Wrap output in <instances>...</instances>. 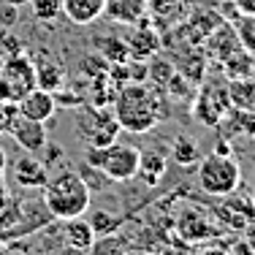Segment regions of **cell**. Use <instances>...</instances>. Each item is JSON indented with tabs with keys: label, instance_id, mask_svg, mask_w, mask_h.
Returning a JSON list of instances; mask_svg holds the SVG:
<instances>
[{
	"label": "cell",
	"instance_id": "1",
	"mask_svg": "<svg viewBox=\"0 0 255 255\" xmlns=\"http://www.w3.org/2000/svg\"><path fill=\"white\" fill-rule=\"evenodd\" d=\"M112 112L123 130L147 133L166 120V101L160 98L157 90L136 82V84H128V87L117 90Z\"/></svg>",
	"mask_w": 255,
	"mask_h": 255
},
{
	"label": "cell",
	"instance_id": "2",
	"mask_svg": "<svg viewBox=\"0 0 255 255\" xmlns=\"http://www.w3.org/2000/svg\"><path fill=\"white\" fill-rule=\"evenodd\" d=\"M44 190V206L49 209L54 220H71V217H84L90 209V196L93 190L76 168H60L57 174H49Z\"/></svg>",
	"mask_w": 255,
	"mask_h": 255
},
{
	"label": "cell",
	"instance_id": "3",
	"mask_svg": "<svg viewBox=\"0 0 255 255\" xmlns=\"http://www.w3.org/2000/svg\"><path fill=\"white\" fill-rule=\"evenodd\" d=\"M138 157H141V149L133 147V144H123V141H112L106 147L84 149V163L98 168L101 174H106L112 182H128L136 177Z\"/></svg>",
	"mask_w": 255,
	"mask_h": 255
},
{
	"label": "cell",
	"instance_id": "4",
	"mask_svg": "<svg viewBox=\"0 0 255 255\" xmlns=\"http://www.w3.org/2000/svg\"><path fill=\"white\" fill-rule=\"evenodd\" d=\"M198 166V185L204 193L217 198H226L228 193L239 190L242 185V168L231 155L212 152L196 163Z\"/></svg>",
	"mask_w": 255,
	"mask_h": 255
},
{
	"label": "cell",
	"instance_id": "5",
	"mask_svg": "<svg viewBox=\"0 0 255 255\" xmlns=\"http://www.w3.org/2000/svg\"><path fill=\"white\" fill-rule=\"evenodd\" d=\"M123 130L114 117V112L106 109H84L79 112V133H82L87 147H106L117 141V133Z\"/></svg>",
	"mask_w": 255,
	"mask_h": 255
},
{
	"label": "cell",
	"instance_id": "6",
	"mask_svg": "<svg viewBox=\"0 0 255 255\" xmlns=\"http://www.w3.org/2000/svg\"><path fill=\"white\" fill-rule=\"evenodd\" d=\"M0 76L5 79L8 84V93H11V101H19L22 95H27L35 84V65L27 54H11V57L3 60V68H0Z\"/></svg>",
	"mask_w": 255,
	"mask_h": 255
},
{
	"label": "cell",
	"instance_id": "7",
	"mask_svg": "<svg viewBox=\"0 0 255 255\" xmlns=\"http://www.w3.org/2000/svg\"><path fill=\"white\" fill-rule=\"evenodd\" d=\"M231 101H228V87H206L201 93V98L196 103V117L204 125H220L223 114L228 112Z\"/></svg>",
	"mask_w": 255,
	"mask_h": 255
},
{
	"label": "cell",
	"instance_id": "8",
	"mask_svg": "<svg viewBox=\"0 0 255 255\" xmlns=\"http://www.w3.org/2000/svg\"><path fill=\"white\" fill-rule=\"evenodd\" d=\"M16 109H19L22 117L35 120V123H46L54 114V109H57V98H54V93H49V90L33 87L27 95H22L16 101Z\"/></svg>",
	"mask_w": 255,
	"mask_h": 255
},
{
	"label": "cell",
	"instance_id": "9",
	"mask_svg": "<svg viewBox=\"0 0 255 255\" xmlns=\"http://www.w3.org/2000/svg\"><path fill=\"white\" fill-rule=\"evenodd\" d=\"M14 179L16 185L27 187V190H41L49 179V168L41 163V157H35L33 152H25L14 160Z\"/></svg>",
	"mask_w": 255,
	"mask_h": 255
},
{
	"label": "cell",
	"instance_id": "10",
	"mask_svg": "<svg viewBox=\"0 0 255 255\" xmlns=\"http://www.w3.org/2000/svg\"><path fill=\"white\" fill-rule=\"evenodd\" d=\"M8 136H14L16 144H19L25 152L35 155L46 144V128H44V123H35V120H27V117H22V114H16L14 123H11Z\"/></svg>",
	"mask_w": 255,
	"mask_h": 255
},
{
	"label": "cell",
	"instance_id": "11",
	"mask_svg": "<svg viewBox=\"0 0 255 255\" xmlns=\"http://www.w3.org/2000/svg\"><path fill=\"white\" fill-rule=\"evenodd\" d=\"M106 0H63V14L74 25H93L103 16Z\"/></svg>",
	"mask_w": 255,
	"mask_h": 255
},
{
	"label": "cell",
	"instance_id": "12",
	"mask_svg": "<svg viewBox=\"0 0 255 255\" xmlns=\"http://www.w3.org/2000/svg\"><path fill=\"white\" fill-rule=\"evenodd\" d=\"M103 14L120 25H136L147 14V0H106Z\"/></svg>",
	"mask_w": 255,
	"mask_h": 255
},
{
	"label": "cell",
	"instance_id": "13",
	"mask_svg": "<svg viewBox=\"0 0 255 255\" xmlns=\"http://www.w3.org/2000/svg\"><path fill=\"white\" fill-rule=\"evenodd\" d=\"M125 41V46H128V54H130L133 60H147V57H152V54L160 49V38L152 33V30H147V27H141V30H133Z\"/></svg>",
	"mask_w": 255,
	"mask_h": 255
},
{
	"label": "cell",
	"instance_id": "14",
	"mask_svg": "<svg viewBox=\"0 0 255 255\" xmlns=\"http://www.w3.org/2000/svg\"><path fill=\"white\" fill-rule=\"evenodd\" d=\"M209 52L215 54L217 60H231L236 52H242V44H239V38H236V30L234 27H228V25H223V27H217L215 33H212V38H209Z\"/></svg>",
	"mask_w": 255,
	"mask_h": 255
},
{
	"label": "cell",
	"instance_id": "15",
	"mask_svg": "<svg viewBox=\"0 0 255 255\" xmlns=\"http://www.w3.org/2000/svg\"><path fill=\"white\" fill-rule=\"evenodd\" d=\"M33 65H35V84L41 90L57 93V90L65 87V71L60 63H54V60H38Z\"/></svg>",
	"mask_w": 255,
	"mask_h": 255
},
{
	"label": "cell",
	"instance_id": "16",
	"mask_svg": "<svg viewBox=\"0 0 255 255\" xmlns=\"http://www.w3.org/2000/svg\"><path fill=\"white\" fill-rule=\"evenodd\" d=\"M68 226H65V242H68V247H74L79 253H87L90 247L95 245V231L90 226L87 220H82V217H71V220H65Z\"/></svg>",
	"mask_w": 255,
	"mask_h": 255
},
{
	"label": "cell",
	"instance_id": "17",
	"mask_svg": "<svg viewBox=\"0 0 255 255\" xmlns=\"http://www.w3.org/2000/svg\"><path fill=\"white\" fill-rule=\"evenodd\" d=\"M166 166H168L166 155L155 152V149H152V152H141V157H138V171H136V177H141L149 187H152V185H157V182L163 179Z\"/></svg>",
	"mask_w": 255,
	"mask_h": 255
},
{
	"label": "cell",
	"instance_id": "18",
	"mask_svg": "<svg viewBox=\"0 0 255 255\" xmlns=\"http://www.w3.org/2000/svg\"><path fill=\"white\" fill-rule=\"evenodd\" d=\"M228 101L234 103L236 109H253V101H255V82H253L250 76L231 79V84H228Z\"/></svg>",
	"mask_w": 255,
	"mask_h": 255
},
{
	"label": "cell",
	"instance_id": "19",
	"mask_svg": "<svg viewBox=\"0 0 255 255\" xmlns=\"http://www.w3.org/2000/svg\"><path fill=\"white\" fill-rule=\"evenodd\" d=\"M171 157L179 163V166H196L201 160V152H198V144L187 136H177L171 147Z\"/></svg>",
	"mask_w": 255,
	"mask_h": 255
},
{
	"label": "cell",
	"instance_id": "20",
	"mask_svg": "<svg viewBox=\"0 0 255 255\" xmlns=\"http://www.w3.org/2000/svg\"><path fill=\"white\" fill-rule=\"evenodd\" d=\"M30 5H33L35 19L41 22H54L63 14V0H30Z\"/></svg>",
	"mask_w": 255,
	"mask_h": 255
},
{
	"label": "cell",
	"instance_id": "21",
	"mask_svg": "<svg viewBox=\"0 0 255 255\" xmlns=\"http://www.w3.org/2000/svg\"><path fill=\"white\" fill-rule=\"evenodd\" d=\"M236 38H239L242 49L247 52H255V16H239V22H236Z\"/></svg>",
	"mask_w": 255,
	"mask_h": 255
},
{
	"label": "cell",
	"instance_id": "22",
	"mask_svg": "<svg viewBox=\"0 0 255 255\" xmlns=\"http://www.w3.org/2000/svg\"><path fill=\"white\" fill-rule=\"evenodd\" d=\"M101 57L106 63H128L130 54H128V46L123 38H106V44H101Z\"/></svg>",
	"mask_w": 255,
	"mask_h": 255
},
{
	"label": "cell",
	"instance_id": "23",
	"mask_svg": "<svg viewBox=\"0 0 255 255\" xmlns=\"http://www.w3.org/2000/svg\"><path fill=\"white\" fill-rule=\"evenodd\" d=\"M90 226H93L95 234H114L120 226H123V217H114V215H106V212H95L90 217Z\"/></svg>",
	"mask_w": 255,
	"mask_h": 255
},
{
	"label": "cell",
	"instance_id": "24",
	"mask_svg": "<svg viewBox=\"0 0 255 255\" xmlns=\"http://www.w3.org/2000/svg\"><path fill=\"white\" fill-rule=\"evenodd\" d=\"M90 250H93V255H128L125 245L120 239H103L98 245H93Z\"/></svg>",
	"mask_w": 255,
	"mask_h": 255
},
{
	"label": "cell",
	"instance_id": "25",
	"mask_svg": "<svg viewBox=\"0 0 255 255\" xmlns=\"http://www.w3.org/2000/svg\"><path fill=\"white\" fill-rule=\"evenodd\" d=\"M16 114H19V109H16L14 101H3V103H0V133H8L11 130V123H14Z\"/></svg>",
	"mask_w": 255,
	"mask_h": 255
},
{
	"label": "cell",
	"instance_id": "26",
	"mask_svg": "<svg viewBox=\"0 0 255 255\" xmlns=\"http://www.w3.org/2000/svg\"><path fill=\"white\" fill-rule=\"evenodd\" d=\"M38 152H41V163H44L46 168H52L57 160H63V157H65V155H63V149H60L57 144H49V141H46L44 147L38 149Z\"/></svg>",
	"mask_w": 255,
	"mask_h": 255
},
{
	"label": "cell",
	"instance_id": "27",
	"mask_svg": "<svg viewBox=\"0 0 255 255\" xmlns=\"http://www.w3.org/2000/svg\"><path fill=\"white\" fill-rule=\"evenodd\" d=\"M239 16H255V0H234Z\"/></svg>",
	"mask_w": 255,
	"mask_h": 255
},
{
	"label": "cell",
	"instance_id": "28",
	"mask_svg": "<svg viewBox=\"0 0 255 255\" xmlns=\"http://www.w3.org/2000/svg\"><path fill=\"white\" fill-rule=\"evenodd\" d=\"M247 247H250V250L255 253V220L250 223V226H247Z\"/></svg>",
	"mask_w": 255,
	"mask_h": 255
},
{
	"label": "cell",
	"instance_id": "29",
	"mask_svg": "<svg viewBox=\"0 0 255 255\" xmlns=\"http://www.w3.org/2000/svg\"><path fill=\"white\" fill-rule=\"evenodd\" d=\"M3 101H11V93H8V84H5V79L0 76V103Z\"/></svg>",
	"mask_w": 255,
	"mask_h": 255
},
{
	"label": "cell",
	"instance_id": "30",
	"mask_svg": "<svg viewBox=\"0 0 255 255\" xmlns=\"http://www.w3.org/2000/svg\"><path fill=\"white\" fill-rule=\"evenodd\" d=\"M5 166H8V157H5V149L0 147V179H3V174H5Z\"/></svg>",
	"mask_w": 255,
	"mask_h": 255
},
{
	"label": "cell",
	"instance_id": "31",
	"mask_svg": "<svg viewBox=\"0 0 255 255\" xmlns=\"http://www.w3.org/2000/svg\"><path fill=\"white\" fill-rule=\"evenodd\" d=\"M5 201H8V193H5V185H3V179H0V209L5 206Z\"/></svg>",
	"mask_w": 255,
	"mask_h": 255
},
{
	"label": "cell",
	"instance_id": "32",
	"mask_svg": "<svg viewBox=\"0 0 255 255\" xmlns=\"http://www.w3.org/2000/svg\"><path fill=\"white\" fill-rule=\"evenodd\" d=\"M204 255H228L226 250H209V253H204Z\"/></svg>",
	"mask_w": 255,
	"mask_h": 255
},
{
	"label": "cell",
	"instance_id": "33",
	"mask_svg": "<svg viewBox=\"0 0 255 255\" xmlns=\"http://www.w3.org/2000/svg\"><path fill=\"white\" fill-rule=\"evenodd\" d=\"M255 54V52H253ZM250 79H253V82H255V57H253V68H250Z\"/></svg>",
	"mask_w": 255,
	"mask_h": 255
},
{
	"label": "cell",
	"instance_id": "34",
	"mask_svg": "<svg viewBox=\"0 0 255 255\" xmlns=\"http://www.w3.org/2000/svg\"><path fill=\"white\" fill-rule=\"evenodd\" d=\"M8 3H14V5H22V3H30V0H8Z\"/></svg>",
	"mask_w": 255,
	"mask_h": 255
},
{
	"label": "cell",
	"instance_id": "35",
	"mask_svg": "<svg viewBox=\"0 0 255 255\" xmlns=\"http://www.w3.org/2000/svg\"><path fill=\"white\" fill-rule=\"evenodd\" d=\"M253 201H255V177H253Z\"/></svg>",
	"mask_w": 255,
	"mask_h": 255
},
{
	"label": "cell",
	"instance_id": "36",
	"mask_svg": "<svg viewBox=\"0 0 255 255\" xmlns=\"http://www.w3.org/2000/svg\"><path fill=\"white\" fill-rule=\"evenodd\" d=\"M3 60H5V57H3V54H0V68H3Z\"/></svg>",
	"mask_w": 255,
	"mask_h": 255
}]
</instances>
